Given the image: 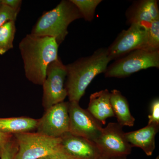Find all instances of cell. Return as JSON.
<instances>
[{"label": "cell", "instance_id": "6da1fadb", "mask_svg": "<svg viewBox=\"0 0 159 159\" xmlns=\"http://www.w3.org/2000/svg\"><path fill=\"white\" fill-rule=\"evenodd\" d=\"M58 44L54 38L26 35L19 48L26 77L35 84L43 85L48 66L58 59Z\"/></svg>", "mask_w": 159, "mask_h": 159}, {"label": "cell", "instance_id": "9c48e42d", "mask_svg": "<svg viewBox=\"0 0 159 159\" xmlns=\"http://www.w3.org/2000/svg\"><path fill=\"white\" fill-rule=\"evenodd\" d=\"M69 102H62L46 110L38 119L37 133L47 136L60 138L69 132Z\"/></svg>", "mask_w": 159, "mask_h": 159}, {"label": "cell", "instance_id": "ac0fdd59", "mask_svg": "<svg viewBox=\"0 0 159 159\" xmlns=\"http://www.w3.org/2000/svg\"><path fill=\"white\" fill-rule=\"evenodd\" d=\"M142 50L150 51H159V19L146 27V37Z\"/></svg>", "mask_w": 159, "mask_h": 159}, {"label": "cell", "instance_id": "277c9868", "mask_svg": "<svg viewBox=\"0 0 159 159\" xmlns=\"http://www.w3.org/2000/svg\"><path fill=\"white\" fill-rule=\"evenodd\" d=\"M159 67V51L139 49L117 59L105 71L106 77L123 78L141 70Z\"/></svg>", "mask_w": 159, "mask_h": 159}, {"label": "cell", "instance_id": "5b68a950", "mask_svg": "<svg viewBox=\"0 0 159 159\" xmlns=\"http://www.w3.org/2000/svg\"><path fill=\"white\" fill-rule=\"evenodd\" d=\"M18 151L15 159H39L52 153L61 145V138L47 136L38 133L14 135Z\"/></svg>", "mask_w": 159, "mask_h": 159}, {"label": "cell", "instance_id": "e0dca14e", "mask_svg": "<svg viewBox=\"0 0 159 159\" xmlns=\"http://www.w3.org/2000/svg\"><path fill=\"white\" fill-rule=\"evenodd\" d=\"M16 31L15 21H9L0 27V55L13 48Z\"/></svg>", "mask_w": 159, "mask_h": 159}, {"label": "cell", "instance_id": "7402d4cb", "mask_svg": "<svg viewBox=\"0 0 159 159\" xmlns=\"http://www.w3.org/2000/svg\"><path fill=\"white\" fill-rule=\"evenodd\" d=\"M150 114L148 115V124L159 125V100L154 99L151 103Z\"/></svg>", "mask_w": 159, "mask_h": 159}, {"label": "cell", "instance_id": "8992f818", "mask_svg": "<svg viewBox=\"0 0 159 159\" xmlns=\"http://www.w3.org/2000/svg\"><path fill=\"white\" fill-rule=\"evenodd\" d=\"M66 77V67L59 57L48 66L46 79L42 85L43 105L45 110L63 102L67 96V92L65 86Z\"/></svg>", "mask_w": 159, "mask_h": 159}, {"label": "cell", "instance_id": "d4e9b609", "mask_svg": "<svg viewBox=\"0 0 159 159\" xmlns=\"http://www.w3.org/2000/svg\"><path fill=\"white\" fill-rule=\"evenodd\" d=\"M1 3L11 9L20 11L22 1L21 0H1Z\"/></svg>", "mask_w": 159, "mask_h": 159}, {"label": "cell", "instance_id": "2e32d148", "mask_svg": "<svg viewBox=\"0 0 159 159\" xmlns=\"http://www.w3.org/2000/svg\"><path fill=\"white\" fill-rule=\"evenodd\" d=\"M38 119L26 117L0 118V132L14 135L36 129Z\"/></svg>", "mask_w": 159, "mask_h": 159}, {"label": "cell", "instance_id": "44dd1931", "mask_svg": "<svg viewBox=\"0 0 159 159\" xmlns=\"http://www.w3.org/2000/svg\"><path fill=\"white\" fill-rule=\"evenodd\" d=\"M18 149V145L14 137L6 145L0 158L1 159H15Z\"/></svg>", "mask_w": 159, "mask_h": 159}, {"label": "cell", "instance_id": "cb8c5ba5", "mask_svg": "<svg viewBox=\"0 0 159 159\" xmlns=\"http://www.w3.org/2000/svg\"><path fill=\"white\" fill-rule=\"evenodd\" d=\"M13 135L3 133L0 132V157L7 143L13 139Z\"/></svg>", "mask_w": 159, "mask_h": 159}, {"label": "cell", "instance_id": "52a82bcc", "mask_svg": "<svg viewBox=\"0 0 159 159\" xmlns=\"http://www.w3.org/2000/svg\"><path fill=\"white\" fill-rule=\"evenodd\" d=\"M124 133L118 123L110 122L103 128L95 143L103 159L125 157L130 154L132 147L126 141Z\"/></svg>", "mask_w": 159, "mask_h": 159}, {"label": "cell", "instance_id": "30bf717a", "mask_svg": "<svg viewBox=\"0 0 159 159\" xmlns=\"http://www.w3.org/2000/svg\"><path fill=\"white\" fill-rule=\"evenodd\" d=\"M146 37V27L132 24L123 30L115 41L107 48L111 60L118 59L132 51L143 49Z\"/></svg>", "mask_w": 159, "mask_h": 159}, {"label": "cell", "instance_id": "7c38bea8", "mask_svg": "<svg viewBox=\"0 0 159 159\" xmlns=\"http://www.w3.org/2000/svg\"><path fill=\"white\" fill-rule=\"evenodd\" d=\"M126 16L130 25L137 24L146 27L159 19L157 1L142 0L137 2L129 9Z\"/></svg>", "mask_w": 159, "mask_h": 159}, {"label": "cell", "instance_id": "ffe728a7", "mask_svg": "<svg viewBox=\"0 0 159 159\" xmlns=\"http://www.w3.org/2000/svg\"><path fill=\"white\" fill-rule=\"evenodd\" d=\"M19 11L2 4L0 6V27L9 21H15Z\"/></svg>", "mask_w": 159, "mask_h": 159}, {"label": "cell", "instance_id": "4316f807", "mask_svg": "<svg viewBox=\"0 0 159 159\" xmlns=\"http://www.w3.org/2000/svg\"><path fill=\"white\" fill-rule=\"evenodd\" d=\"M2 5V3H1V0H0V6Z\"/></svg>", "mask_w": 159, "mask_h": 159}, {"label": "cell", "instance_id": "9a60e30c", "mask_svg": "<svg viewBox=\"0 0 159 159\" xmlns=\"http://www.w3.org/2000/svg\"><path fill=\"white\" fill-rule=\"evenodd\" d=\"M110 93L111 105L118 124L122 127L133 126L135 119L131 114L127 99L118 90L114 89Z\"/></svg>", "mask_w": 159, "mask_h": 159}, {"label": "cell", "instance_id": "4fadbf2b", "mask_svg": "<svg viewBox=\"0 0 159 159\" xmlns=\"http://www.w3.org/2000/svg\"><path fill=\"white\" fill-rule=\"evenodd\" d=\"M159 125L148 124L138 130L125 133L126 141L132 147L142 148L147 156L152 155L155 148V137Z\"/></svg>", "mask_w": 159, "mask_h": 159}, {"label": "cell", "instance_id": "7a4b0ae2", "mask_svg": "<svg viewBox=\"0 0 159 159\" xmlns=\"http://www.w3.org/2000/svg\"><path fill=\"white\" fill-rule=\"evenodd\" d=\"M111 60L107 48H101L88 57L66 65V89L70 102H79L89 84L98 74L105 73Z\"/></svg>", "mask_w": 159, "mask_h": 159}, {"label": "cell", "instance_id": "484cf974", "mask_svg": "<svg viewBox=\"0 0 159 159\" xmlns=\"http://www.w3.org/2000/svg\"><path fill=\"white\" fill-rule=\"evenodd\" d=\"M109 159H126V158H125V157H113V158H111Z\"/></svg>", "mask_w": 159, "mask_h": 159}, {"label": "cell", "instance_id": "8fae6325", "mask_svg": "<svg viewBox=\"0 0 159 159\" xmlns=\"http://www.w3.org/2000/svg\"><path fill=\"white\" fill-rule=\"evenodd\" d=\"M61 145L76 159H104L95 142L68 132L61 137Z\"/></svg>", "mask_w": 159, "mask_h": 159}, {"label": "cell", "instance_id": "603a6c76", "mask_svg": "<svg viewBox=\"0 0 159 159\" xmlns=\"http://www.w3.org/2000/svg\"><path fill=\"white\" fill-rule=\"evenodd\" d=\"M39 159H76L68 153L61 145L57 150L48 155Z\"/></svg>", "mask_w": 159, "mask_h": 159}, {"label": "cell", "instance_id": "5bb4252c", "mask_svg": "<svg viewBox=\"0 0 159 159\" xmlns=\"http://www.w3.org/2000/svg\"><path fill=\"white\" fill-rule=\"evenodd\" d=\"M111 93L107 89L91 94L87 110L101 124L105 125L106 119L115 116L110 102Z\"/></svg>", "mask_w": 159, "mask_h": 159}, {"label": "cell", "instance_id": "3957f363", "mask_svg": "<svg viewBox=\"0 0 159 159\" xmlns=\"http://www.w3.org/2000/svg\"><path fill=\"white\" fill-rule=\"evenodd\" d=\"M81 18L79 10L71 0H63L54 9L43 13L33 27L31 34L54 38L59 45L68 34L69 25Z\"/></svg>", "mask_w": 159, "mask_h": 159}, {"label": "cell", "instance_id": "d6986e66", "mask_svg": "<svg viewBox=\"0 0 159 159\" xmlns=\"http://www.w3.org/2000/svg\"><path fill=\"white\" fill-rule=\"evenodd\" d=\"M79 10L82 18L88 21L93 20L96 8L102 2L101 0H71Z\"/></svg>", "mask_w": 159, "mask_h": 159}, {"label": "cell", "instance_id": "ba28073f", "mask_svg": "<svg viewBox=\"0 0 159 159\" xmlns=\"http://www.w3.org/2000/svg\"><path fill=\"white\" fill-rule=\"evenodd\" d=\"M70 118L69 133L95 142L102 133L100 123L87 110L80 107L79 102L68 103Z\"/></svg>", "mask_w": 159, "mask_h": 159}]
</instances>
